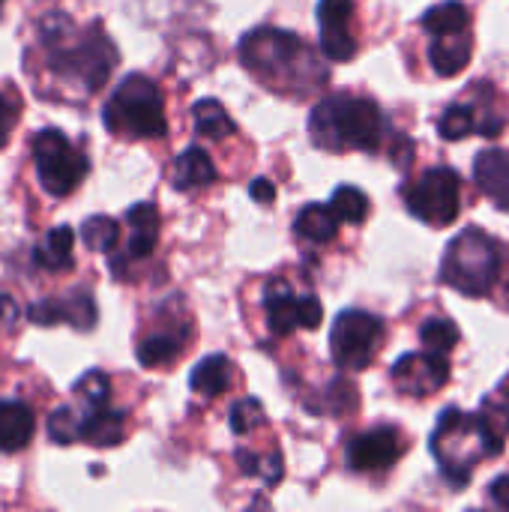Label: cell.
<instances>
[{"label":"cell","mask_w":509,"mask_h":512,"mask_svg":"<svg viewBox=\"0 0 509 512\" xmlns=\"http://www.w3.org/2000/svg\"><path fill=\"white\" fill-rule=\"evenodd\" d=\"M297 321L303 330H318L324 321V306L315 294H303L297 297Z\"/></svg>","instance_id":"cell-35"},{"label":"cell","mask_w":509,"mask_h":512,"mask_svg":"<svg viewBox=\"0 0 509 512\" xmlns=\"http://www.w3.org/2000/svg\"><path fill=\"white\" fill-rule=\"evenodd\" d=\"M501 273V246L480 228H465L444 252L441 279L465 297H486Z\"/></svg>","instance_id":"cell-6"},{"label":"cell","mask_w":509,"mask_h":512,"mask_svg":"<svg viewBox=\"0 0 509 512\" xmlns=\"http://www.w3.org/2000/svg\"><path fill=\"white\" fill-rule=\"evenodd\" d=\"M72 393H75L84 405H108V399H111V381H108L105 372L93 369V372H87V375L75 384Z\"/></svg>","instance_id":"cell-31"},{"label":"cell","mask_w":509,"mask_h":512,"mask_svg":"<svg viewBox=\"0 0 509 512\" xmlns=\"http://www.w3.org/2000/svg\"><path fill=\"white\" fill-rule=\"evenodd\" d=\"M186 339H189V327L183 330H162V333H150L147 339H141L138 345V363L147 366V369H159V366H168L174 363L183 348H186Z\"/></svg>","instance_id":"cell-22"},{"label":"cell","mask_w":509,"mask_h":512,"mask_svg":"<svg viewBox=\"0 0 509 512\" xmlns=\"http://www.w3.org/2000/svg\"><path fill=\"white\" fill-rule=\"evenodd\" d=\"M312 141L324 150H363L375 153L384 144L387 120L372 99L333 96L312 108Z\"/></svg>","instance_id":"cell-3"},{"label":"cell","mask_w":509,"mask_h":512,"mask_svg":"<svg viewBox=\"0 0 509 512\" xmlns=\"http://www.w3.org/2000/svg\"><path fill=\"white\" fill-rule=\"evenodd\" d=\"M438 129H441V138H447V141H462V138H468L471 132H477L474 111H471L468 105L456 102V105H450V108L441 114Z\"/></svg>","instance_id":"cell-30"},{"label":"cell","mask_w":509,"mask_h":512,"mask_svg":"<svg viewBox=\"0 0 509 512\" xmlns=\"http://www.w3.org/2000/svg\"><path fill=\"white\" fill-rule=\"evenodd\" d=\"M489 495H492V501H495L498 507H507L509 510V474L507 477H498V480L492 483Z\"/></svg>","instance_id":"cell-40"},{"label":"cell","mask_w":509,"mask_h":512,"mask_svg":"<svg viewBox=\"0 0 509 512\" xmlns=\"http://www.w3.org/2000/svg\"><path fill=\"white\" fill-rule=\"evenodd\" d=\"M30 153H33L39 186L54 198L72 195L90 171V159L60 129H42L33 138Z\"/></svg>","instance_id":"cell-7"},{"label":"cell","mask_w":509,"mask_h":512,"mask_svg":"<svg viewBox=\"0 0 509 512\" xmlns=\"http://www.w3.org/2000/svg\"><path fill=\"white\" fill-rule=\"evenodd\" d=\"M36 417L30 405L18 399H0V453H18L30 444Z\"/></svg>","instance_id":"cell-16"},{"label":"cell","mask_w":509,"mask_h":512,"mask_svg":"<svg viewBox=\"0 0 509 512\" xmlns=\"http://www.w3.org/2000/svg\"><path fill=\"white\" fill-rule=\"evenodd\" d=\"M39 45L45 66L63 81L81 84L87 93H96L117 66V48L102 27L81 30L66 12H48L39 21Z\"/></svg>","instance_id":"cell-1"},{"label":"cell","mask_w":509,"mask_h":512,"mask_svg":"<svg viewBox=\"0 0 509 512\" xmlns=\"http://www.w3.org/2000/svg\"><path fill=\"white\" fill-rule=\"evenodd\" d=\"M0 6H3V0H0Z\"/></svg>","instance_id":"cell-41"},{"label":"cell","mask_w":509,"mask_h":512,"mask_svg":"<svg viewBox=\"0 0 509 512\" xmlns=\"http://www.w3.org/2000/svg\"><path fill=\"white\" fill-rule=\"evenodd\" d=\"M450 381V360L447 354L423 351V354H408L393 366V384L399 393L426 399L438 390H444Z\"/></svg>","instance_id":"cell-11"},{"label":"cell","mask_w":509,"mask_h":512,"mask_svg":"<svg viewBox=\"0 0 509 512\" xmlns=\"http://www.w3.org/2000/svg\"><path fill=\"white\" fill-rule=\"evenodd\" d=\"M474 180L501 210H509V153L507 150H483L474 159Z\"/></svg>","instance_id":"cell-15"},{"label":"cell","mask_w":509,"mask_h":512,"mask_svg":"<svg viewBox=\"0 0 509 512\" xmlns=\"http://www.w3.org/2000/svg\"><path fill=\"white\" fill-rule=\"evenodd\" d=\"M471 33L459 30V33H441L435 36V42L429 45V63L441 78H453L459 75L468 63H471Z\"/></svg>","instance_id":"cell-17"},{"label":"cell","mask_w":509,"mask_h":512,"mask_svg":"<svg viewBox=\"0 0 509 512\" xmlns=\"http://www.w3.org/2000/svg\"><path fill=\"white\" fill-rule=\"evenodd\" d=\"M420 342H423L426 351L450 354L459 345V327L453 321H447V318H429L420 327Z\"/></svg>","instance_id":"cell-27"},{"label":"cell","mask_w":509,"mask_h":512,"mask_svg":"<svg viewBox=\"0 0 509 512\" xmlns=\"http://www.w3.org/2000/svg\"><path fill=\"white\" fill-rule=\"evenodd\" d=\"M243 66L270 90L285 96H309L327 81V66L315 60L309 45L288 30L258 27L240 42Z\"/></svg>","instance_id":"cell-2"},{"label":"cell","mask_w":509,"mask_h":512,"mask_svg":"<svg viewBox=\"0 0 509 512\" xmlns=\"http://www.w3.org/2000/svg\"><path fill=\"white\" fill-rule=\"evenodd\" d=\"M432 36H441V33H459V30H468L471 24V15H468V6L459 3V0H444L438 6H432L423 21H420Z\"/></svg>","instance_id":"cell-25"},{"label":"cell","mask_w":509,"mask_h":512,"mask_svg":"<svg viewBox=\"0 0 509 512\" xmlns=\"http://www.w3.org/2000/svg\"><path fill=\"white\" fill-rule=\"evenodd\" d=\"M339 222H342V219L336 216L333 207L309 204V207L300 210L294 228H297V234H300L303 240H309V243H330V240L336 237V231H339Z\"/></svg>","instance_id":"cell-24"},{"label":"cell","mask_w":509,"mask_h":512,"mask_svg":"<svg viewBox=\"0 0 509 512\" xmlns=\"http://www.w3.org/2000/svg\"><path fill=\"white\" fill-rule=\"evenodd\" d=\"M468 441H483L486 456H501L504 453V438L486 423L483 414H459V411H444L435 435H432V453L441 462L444 477L453 486H465L471 480L477 456L468 447Z\"/></svg>","instance_id":"cell-5"},{"label":"cell","mask_w":509,"mask_h":512,"mask_svg":"<svg viewBox=\"0 0 509 512\" xmlns=\"http://www.w3.org/2000/svg\"><path fill=\"white\" fill-rule=\"evenodd\" d=\"M105 129L123 138H162L168 129L159 87L147 75H126L102 108Z\"/></svg>","instance_id":"cell-4"},{"label":"cell","mask_w":509,"mask_h":512,"mask_svg":"<svg viewBox=\"0 0 509 512\" xmlns=\"http://www.w3.org/2000/svg\"><path fill=\"white\" fill-rule=\"evenodd\" d=\"M126 435V411L108 405H84L78 414V441L93 447H117Z\"/></svg>","instance_id":"cell-14"},{"label":"cell","mask_w":509,"mask_h":512,"mask_svg":"<svg viewBox=\"0 0 509 512\" xmlns=\"http://www.w3.org/2000/svg\"><path fill=\"white\" fill-rule=\"evenodd\" d=\"M480 414L486 417V423H489L501 438H507L509 435V384L507 387H501V390L489 399V405H486Z\"/></svg>","instance_id":"cell-34"},{"label":"cell","mask_w":509,"mask_h":512,"mask_svg":"<svg viewBox=\"0 0 509 512\" xmlns=\"http://www.w3.org/2000/svg\"><path fill=\"white\" fill-rule=\"evenodd\" d=\"M72 246H75V231H72L69 225H57V228H51V231L42 237V243L33 249V261H36V267H42V270L63 273V270H69V267L75 264Z\"/></svg>","instance_id":"cell-21"},{"label":"cell","mask_w":509,"mask_h":512,"mask_svg":"<svg viewBox=\"0 0 509 512\" xmlns=\"http://www.w3.org/2000/svg\"><path fill=\"white\" fill-rule=\"evenodd\" d=\"M126 222H129L126 255L129 258H147V255H153L156 240H159V210H156V204L141 201V204L129 207Z\"/></svg>","instance_id":"cell-18"},{"label":"cell","mask_w":509,"mask_h":512,"mask_svg":"<svg viewBox=\"0 0 509 512\" xmlns=\"http://www.w3.org/2000/svg\"><path fill=\"white\" fill-rule=\"evenodd\" d=\"M381 339H384L381 318H375L372 312H360V309L342 312L330 333V348H333L336 366L348 369V372L366 369L375 360Z\"/></svg>","instance_id":"cell-9"},{"label":"cell","mask_w":509,"mask_h":512,"mask_svg":"<svg viewBox=\"0 0 509 512\" xmlns=\"http://www.w3.org/2000/svg\"><path fill=\"white\" fill-rule=\"evenodd\" d=\"M264 423V408L258 399H243L231 408V432L234 435H249Z\"/></svg>","instance_id":"cell-32"},{"label":"cell","mask_w":509,"mask_h":512,"mask_svg":"<svg viewBox=\"0 0 509 512\" xmlns=\"http://www.w3.org/2000/svg\"><path fill=\"white\" fill-rule=\"evenodd\" d=\"M354 0H321L318 24H321V51L330 60H351L357 54V36L351 33Z\"/></svg>","instance_id":"cell-12"},{"label":"cell","mask_w":509,"mask_h":512,"mask_svg":"<svg viewBox=\"0 0 509 512\" xmlns=\"http://www.w3.org/2000/svg\"><path fill=\"white\" fill-rule=\"evenodd\" d=\"M192 120H195V129L204 135V138H228L234 132V120L228 117V111L222 108V102L216 99H201L192 105Z\"/></svg>","instance_id":"cell-26"},{"label":"cell","mask_w":509,"mask_h":512,"mask_svg":"<svg viewBox=\"0 0 509 512\" xmlns=\"http://www.w3.org/2000/svg\"><path fill=\"white\" fill-rule=\"evenodd\" d=\"M231 378H234V366L225 354H210L204 357L195 369H192V390L204 399H216L222 393H228L231 387Z\"/></svg>","instance_id":"cell-23"},{"label":"cell","mask_w":509,"mask_h":512,"mask_svg":"<svg viewBox=\"0 0 509 512\" xmlns=\"http://www.w3.org/2000/svg\"><path fill=\"white\" fill-rule=\"evenodd\" d=\"M264 312H267V324L276 336H291L300 321H297V297L291 294L288 282L273 279L264 291Z\"/></svg>","instance_id":"cell-20"},{"label":"cell","mask_w":509,"mask_h":512,"mask_svg":"<svg viewBox=\"0 0 509 512\" xmlns=\"http://www.w3.org/2000/svg\"><path fill=\"white\" fill-rule=\"evenodd\" d=\"M18 321V303L9 294H0V333L12 330Z\"/></svg>","instance_id":"cell-39"},{"label":"cell","mask_w":509,"mask_h":512,"mask_svg":"<svg viewBox=\"0 0 509 512\" xmlns=\"http://www.w3.org/2000/svg\"><path fill=\"white\" fill-rule=\"evenodd\" d=\"M330 207L336 210V216L342 219V222H363L366 216H369V198L357 189V186H339L336 192H333V201H330Z\"/></svg>","instance_id":"cell-29"},{"label":"cell","mask_w":509,"mask_h":512,"mask_svg":"<svg viewBox=\"0 0 509 512\" xmlns=\"http://www.w3.org/2000/svg\"><path fill=\"white\" fill-rule=\"evenodd\" d=\"M405 207L426 225L447 228L459 219L462 210V183L453 168H429L417 183L402 189Z\"/></svg>","instance_id":"cell-8"},{"label":"cell","mask_w":509,"mask_h":512,"mask_svg":"<svg viewBox=\"0 0 509 512\" xmlns=\"http://www.w3.org/2000/svg\"><path fill=\"white\" fill-rule=\"evenodd\" d=\"M405 435L396 426H375L348 444V468L360 474L390 471L405 456Z\"/></svg>","instance_id":"cell-10"},{"label":"cell","mask_w":509,"mask_h":512,"mask_svg":"<svg viewBox=\"0 0 509 512\" xmlns=\"http://www.w3.org/2000/svg\"><path fill=\"white\" fill-rule=\"evenodd\" d=\"M249 195H252V201H258V204H267V207H270V204L276 201V186H273V180L258 177V180H252Z\"/></svg>","instance_id":"cell-38"},{"label":"cell","mask_w":509,"mask_h":512,"mask_svg":"<svg viewBox=\"0 0 509 512\" xmlns=\"http://www.w3.org/2000/svg\"><path fill=\"white\" fill-rule=\"evenodd\" d=\"M48 435L54 444H75L78 441V414L72 408H57L48 420Z\"/></svg>","instance_id":"cell-33"},{"label":"cell","mask_w":509,"mask_h":512,"mask_svg":"<svg viewBox=\"0 0 509 512\" xmlns=\"http://www.w3.org/2000/svg\"><path fill=\"white\" fill-rule=\"evenodd\" d=\"M216 180V165L213 159L201 150V147H186L174 165H171V183L180 192H192L201 186H210Z\"/></svg>","instance_id":"cell-19"},{"label":"cell","mask_w":509,"mask_h":512,"mask_svg":"<svg viewBox=\"0 0 509 512\" xmlns=\"http://www.w3.org/2000/svg\"><path fill=\"white\" fill-rule=\"evenodd\" d=\"M27 318L39 327H54L60 321L72 324L75 330H93L96 327V303L90 291L78 288L69 291L63 300H39L27 309Z\"/></svg>","instance_id":"cell-13"},{"label":"cell","mask_w":509,"mask_h":512,"mask_svg":"<svg viewBox=\"0 0 509 512\" xmlns=\"http://www.w3.org/2000/svg\"><path fill=\"white\" fill-rule=\"evenodd\" d=\"M18 120V99L6 96L0 90V150L9 144V135H12V126Z\"/></svg>","instance_id":"cell-36"},{"label":"cell","mask_w":509,"mask_h":512,"mask_svg":"<svg viewBox=\"0 0 509 512\" xmlns=\"http://www.w3.org/2000/svg\"><path fill=\"white\" fill-rule=\"evenodd\" d=\"M258 477H261L267 486H276V483L282 480V453H279V450H273V453H270V459H267V456L261 459V465H258Z\"/></svg>","instance_id":"cell-37"},{"label":"cell","mask_w":509,"mask_h":512,"mask_svg":"<svg viewBox=\"0 0 509 512\" xmlns=\"http://www.w3.org/2000/svg\"><path fill=\"white\" fill-rule=\"evenodd\" d=\"M81 237L93 252H111L120 240V225L111 216H90L81 225Z\"/></svg>","instance_id":"cell-28"}]
</instances>
